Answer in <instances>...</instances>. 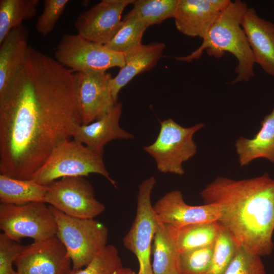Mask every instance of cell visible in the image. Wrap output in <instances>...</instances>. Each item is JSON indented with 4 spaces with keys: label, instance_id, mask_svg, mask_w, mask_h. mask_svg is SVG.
Wrapping results in <instances>:
<instances>
[{
    "label": "cell",
    "instance_id": "52a82bcc",
    "mask_svg": "<svg viewBox=\"0 0 274 274\" xmlns=\"http://www.w3.org/2000/svg\"><path fill=\"white\" fill-rule=\"evenodd\" d=\"M0 229L11 239L34 241L55 236L57 225L49 206L44 202L22 205L0 204Z\"/></svg>",
    "mask_w": 274,
    "mask_h": 274
},
{
    "label": "cell",
    "instance_id": "d6986e66",
    "mask_svg": "<svg viewBox=\"0 0 274 274\" xmlns=\"http://www.w3.org/2000/svg\"><path fill=\"white\" fill-rule=\"evenodd\" d=\"M29 31L23 24L10 31L0 43V94L25 60Z\"/></svg>",
    "mask_w": 274,
    "mask_h": 274
},
{
    "label": "cell",
    "instance_id": "4316f807",
    "mask_svg": "<svg viewBox=\"0 0 274 274\" xmlns=\"http://www.w3.org/2000/svg\"><path fill=\"white\" fill-rule=\"evenodd\" d=\"M147 28L137 19H124L116 34L105 46L115 52L124 54L142 44V37Z\"/></svg>",
    "mask_w": 274,
    "mask_h": 274
},
{
    "label": "cell",
    "instance_id": "d4e9b609",
    "mask_svg": "<svg viewBox=\"0 0 274 274\" xmlns=\"http://www.w3.org/2000/svg\"><path fill=\"white\" fill-rule=\"evenodd\" d=\"M178 0H134L132 9L124 19L132 18L148 27L174 18Z\"/></svg>",
    "mask_w": 274,
    "mask_h": 274
},
{
    "label": "cell",
    "instance_id": "6da1fadb",
    "mask_svg": "<svg viewBox=\"0 0 274 274\" xmlns=\"http://www.w3.org/2000/svg\"><path fill=\"white\" fill-rule=\"evenodd\" d=\"M77 74L28 46L25 60L0 94V173L29 180L52 150L82 124Z\"/></svg>",
    "mask_w": 274,
    "mask_h": 274
},
{
    "label": "cell",
    "instance_id": "5bb4252c",
    "mask_svg": "<svg viewBox=\"0 0 274 274\" xmlns=\"http://www.w3.org/2000/svg\"><path fill=\"white\" fill-rule=\"evenodd\" d=\"M153 207L157 218L161 222L176 228L218 222L221 214V207L218 204L188 205L185 202L181 192L178 190L165 194Z\"/></svg>",
    "mask_w": 274,
    "mask_h": 274
},
{
    "label": "cell",
    "instance_id": "484cf974",
    "mask_svg": "<svg viewBox=\"0 0 274 274\" xmlns=\"http://www.w3.org/2000/svg\"><path fill=\"white\" fill-rule=\"evenodd\" d=\"M133 271L123 265L116 247L108 245L89 264L68 274H132Z\"/></svg>",
    "mask_w": 274,
    "mask_h": 274
},
{
    "label": "cell",
    "instance_id": "d6a6232c",
    "mask_svg": "<svg viewBox=\"0 0 274 274\" xmlns=\"http://www.w3.org/2000/svg\"><path fill=\"white\" fill-rule=\"evenodd\" d=\"M132 274H135V273L133 271V272Z\"/></svg>",
    "mask_w": 274,
    "mask_h": 274
},
{
    "label": "cell",
    "instance_id": "4dcf8cb0",
    "mask_svg": "<svg viewBox=\"0 0 274 274\" xmlns=\"http://www.w3.org/2000/svg\"><path fill=\"white\" fill-rule=\"evenodd\" d=\"M70 2L68 0H45L43 11L36 23L37 32L44 37L51 33Z\"/></svg>",
    "mask_w": 274,
    "mask_h": 274
},
{
    "label": "cell",
    "instance_id": "ffe728a7",
    "mask_svg": "<svg viewBox=\"0 0 274 274\" xmlns=\"http://www.w3.org/2000/svg\"><path fill=\"white\" fill-rule=\"evenodd\" d=\"M261 128L251 139L240 136L234 144L241 166L263 158L274 164V105L261 122Z\"/></svg>",
    "mask_w": 274,
    "mask_h": 274
},
{
    "label": "cell",
    "instance_id": "83f0119b",
    "mask_svg": "<svg viewBox=\"0 0 274 274\" xmlns=\"http://www.w3.org/2000/svg\"><path fill=\"white\" fill-rule=\"evenodd\" d=\"M238 246L231 234L221 227L214 244L212 261L206 274H223Z\"/></svg>",
    "mask_w": 274,
    "mask_h": 274
},
{
    "label": "cell",
    "instance_id": "9a60e30c",
    "mask_svg": "<svg viewBox=\"0 0 274 274\" xmlns=\"http://www.w3.org/2000/svg\"><path fill=\"white\" fill-rule=\"evenodd\" d=\"M230 0H178L174 18L185 36L203 39Z\"/></svg>",
    "mask_w": 274,
    "mask_h": 274
},
{
    "label": "cell",
    "instance_id": "7c38bea8",
    "mask_svg": "<svg viewBox=\"0 0 274 274\" xmlns=\"http://www.w3.org/2000/svg\"><path fill=\"white\" fill-rule=\"evenodd\" d=\"M134 0H102L81 13L74 23L77 34L98 44L110 42L120 28L121 15Z\"/></svg>",
    "mask_w": 274,
    "mask_h": 274
},
{
    "label": "cell",
    "instance_id": "ba28073f",
    "mask_svg": "<svg viewBox=\"0 0 274 274\" xmlns=\"http://www.w3.org/2000/svg\"><path fill=\"white\" fill-rule=\"evenodd\" d=\"M156 183L155 177L152 176L139 186L135 217L123 239L125 248L137 258L138 274H153L150 257L158 218L151 203V193Z\"/></svg>",
    "mask_w": 274,
    "mask_h": 274
},
{
    "label": "cell",
    "instance_id": "9c48e42d",
    "mask_svg": "<svg viewBox=\"0 0 274 274\" xmlns=\"http://www.w3.org/2000/svg\"><path fill=\"white\" fill-rule=\"evenodd\" d=\"M54 58L73 72H106L125 64L124 54L88 41L78 34H64L55 48Z\"/></svg>",
    "mask_w": 274,
    "mask_h": 274
},
{
    "label": "cell",
    "instance_id": "2e32d148",
    "mask_svg": "<svg viewBox=\"0 0 274 274\" xmlns=\"http://www.w3.org/2000/svg\"><path fill=\"white\" fill-rule=\"evenodd\" d=\"M122 105L117 102L107 113L87 124H79L74 129L72 138L103 157L105 146L110 142L134 138L119 125Z\"/></svg>",
    "mask_w": 274,
    "mask_h": 274
},
{
    "label": "cell",
    "instance_id": "30bf717a",
    "mask_svg": "<svg viewBox=\"0 0 274 274\" xmlns=\"http://www.w3.org/2000/svg\"><path fill=\"white\" fill-rule=\"evenodd\" d=\"M44 202L73 217L94 219L105 206L95 197L94 188L84 177H64L50 184Z\"/></svg>",
    "mask_w": 274,
    "mask_h": 274
},
{
    "label": "cell",
    "instance_id": "8992f818",
    "mask_svg": "<svg viewBox=\"0 0 274 274\" xmlns=\"http://www.w3.org/2000/svg\"><path fill=\"white\" fill-rule=\"evenodd\" d=\"M160 124L156 139L143 150L154 158L160 172L182 176L185 173L183 163L197 152L193 136L204 124L199 123L185 127L171 118L160 121Z\"/></svg>",
    "mask_w": 274,
    "mask_h": 274
},
{
    "label": "cell",
    "instance_id": "603a6c76",
    "mask_svg": "<svg viewBox=\"0 0 274 274\" xmlns=\"http://www.w3.org/2000/svg\"><path fill=\"white\" fill-rule=\"evenodd\" d=\"M180 253L214 245L221 226L218 222L176 228L167 225Z\"/></svg>",
    "mask_w": 274,
    "mask_h": 274
},
{
    "label": "cell",
    "instance_id": "7402d4cb",
    "mask_svg": "<svg viewBox=\"0 0 274 274\" xmlns=\"http://www.w3.org/2000/svg\"><path fill=\"white\" fill-rule=\"evenodd\" d=\"M48 186L33 180H22L0 174V202L22 205L44 202Z\"/></svg>",
    "mask_w": 274,
    "mask_h": 274
},
{
    "label": "cell",
    "instance_id": "f546056e",
    "mask_svg": "<svg viewBox=\"0 0 274 274\" xmlns=\"http://www.w3.org/2000/svg\"><path fill=\"white\" fill-rule=\"evenodd\" d=\"M223 274H266L260 256L238 246Z\"/></svg>",
    "mask_w": 274,
    "mask_h": 274
},
{
    "label": "cell",
    "instance_id": "277c9868",
    "mask_svg": "<svg viewBox=\"0 0 274 274\" xmlns=\"http://www.w3.org/2000/svg\"><path fill=\"white\" fill-rule=\"evenodd\" d=\"M102 158L83 144L73 139L67 140L54 148L30 179L48 186L64 177H86L97 174L116 187V182L110 177Z\"/></svg>",
    "mask_w": 274,
    "mask_h": 274
},
{
    "label": "cell",
    "instance_id": "8fae6325",
    "mask_svg": "<svg viewBox=\"0 0 274 274\" xmlns=\"http://www.w3.org/2000/svg\"><path fill=\"white\" fill-rule=\"evenodd\" d=\"M19 274H68L72 261L55 235L24 246L15 263Z\"/></svg>",
    "mask_w": 274,
    "mask_h": 274
},
{
    "label": "cell",
    "instance_id": "44dd1931",
    "mask_svg": "<svg viewBox=\"0 0 274 274\" xmlns=\"http://www.w3.org/2000/svg\"><path fill=\"white\" fill-rule=\"evenodd\" d=\"M153 243V273L179 274V252L175 241L168 226L158 218L157 228Z\"/></svg>",
    "mask_w": 274,
    "mask_h": 274
},
{
    "label": "cell",
    "instance_id": "cb8c5ba5",
    "mask_svg": "<svg viewBox=\"0 0 274 274\" xmlns=\"http://www.w3.org/2000/svg\"><path fill=\"white\" fill-rule=\"evenodd\" d=\"M39 0L0 1V43L12 29L35 17Z\"/></svg>",
    "mask_w": 274,
    "mask_h": 274
},
{
    "label": "cell",
    "instance_id": "1f68e13d",
    "mask_svg": "<svg viewBox=\"0 0 274 274\" xmlns=\"http://www.w3.org/2000/svg\"><path fill=\"white\" fill-rule=\"evenodd\" d=\"M24 247L4 233L0 234V274H19L13 264Z\"/></svg>",
    "mask_w": 274,
    "mask_h": 274
},
{
    "label": "cell",
    "instance_id": "3957f363",
    "mask_svg": "<svg viewBox=\"0 0 274 274\" xmlns=\"http://www.w3.org/2000/svg\"><path fill=\"white\" fill-rule=\"evenodd\" d=\"M248 8L245 2L231 1L213 23L201 45L190 54L175 57L176 59L189 62L199 59L204 50L209 56L219 58L227 52L237 60L235 69L237 75L230 83L248 82L254 76L255 62L242 26L243 18Z\"/></svg>",
    "mask_w": 274,
    "mask_h": 274
},
{
    "label": "cell",
    "instance_id": "5b68a950",
    "mask_svg": "<svg viewBox=\"0 0 274 274\" xmlns=\"http://www.w3.org/2000/svg\"><path fill=\"white\" fill-rule=\"evenodd\" d=\"M49 207L56 222V236L67 251L72 269L85 267L108 245V228L94 219L73 217Z\"/></svg>",
    "mask_w": 274,
    "mask_h": 274
},
{
    "label": "cell",
    "instance_id": "ac0fdd59",
    "mask_svg": "<svg viewBox=\"0 0 274 274\" xmlns=\"http://www.w3.org/2000/svg\"><path fill=\"white\" fill-rule=\"evenodd\" d=\"M165 47L162 42L142 44L124 54V65L110 82L111 94L115 102H117L119 91L124 86L136 76L150 70L156 65Z\"/></svg>",
    "mask_w": 274,
    "mask_h": 274
},
{
    "label": "cell",
    "instance_id": "f1b7e54d",
    "mask_svg": "<svg viewBox=\"0 0 274 274\" xmlns=\"http://www.w3.org/2000/svg\"><path fill=\"white\" fill-rule=\"evenodd\" d=\"M214 244L179 253V274H206L213 254Z\"/></svg>",
    "mask_w": 274,
    "mask_h": 274
},
{
    "label": "cell",
    "instance_id": "e0dca14e",
    "mask_svg": "<svg viewBox=\"0 0 274 274\" xmlns=\"http://www.w3.org/2000/svg\"><path fill=\"white\" fill-rule=\"evenodd\" d=\"M242 26L255 63L267 74L274 77V23L261 18L254 9L248 8Z\"/></svg>",
    "mask_w": 274,
    "mask_h": 274
},
{
    "label": "cell",
    "instance_id": "7a4b0ae2",
    "mask_svg": "<svg viewBox=\"0 0 274 274\" xmlns=\"http://www.w3.org/2000/svg\"><path fill=\"white\" fill-rule=\"evenodd\" d=\"M205 203L218 204V223L237 244L260 256L273 248L274 179L267 173L236 180L218 177L200 192Z\"/></svg>",
    "mask_w": 274,
    "mask_h": 274
},
{
    "label": "cell",
    "instance_id": "4fadbf2b",
    "mask_svg": "<svg viewBox=\"0 0 274 274\" xmlns=\"http://www.w3.org/2000/svg\"><path fill=\"white\" fill-rule=\"evenodd\" d=\"M76 100L82 124H87L109 112L116 103L111 92L109 73L86 71L76 73Z\"/></svg>",
    "mask_w": 274,
    "mask_h": 274
}]
</instances>
